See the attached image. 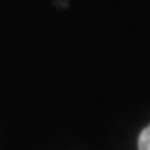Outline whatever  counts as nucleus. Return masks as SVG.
<instances>
[{
    "label": "nucleus",
    "instance_id": "nucleus-1",
    "mask_svg": "<svg viewBox=\"0 0 150 150\" xmlns=\"http://www.w3.org/2000/svg\"><path fill=\"white\" fill-rule=\"evenodd\" d=\"M139 150H150V125L142 130L139 137Z\"/></svg>",
    "mask_w": 150,
    "mask_h": 150
}]
</instances>
